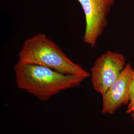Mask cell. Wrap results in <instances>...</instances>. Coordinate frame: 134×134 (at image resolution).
Returning <instances> with one entry per match:
<instances>
[{"label": "cell", "instance_id": "cell-5", "mask_svg": "<svg viewBox=\"0 0 134 134\" xmlns=\"http://www.w3.org/2000/svg\"><path fill=\"white\" fill-rule=\"evenodd\" d=\"M134 77V69L127 64L117 80L102 96V113L112 114L130 99L131 87Z\"/></svg>", "mask_w": 134, "mask_h": 134}, {"label": "cell", "instance_id": "cell-7", "mask_svg": "<svg viewBox=\"0 0 134 134\" xmlns=\"http://www.w3.org/2000/svg\"><path fill=\"white\" fill-rule=\"evenodd\" d=\"M131 117H132V120H133L134 122V112H133V113H132L131 114Z\"/></svg>", "mask_w": 134, "mask_h": 134}, {"label": "cell", "instance_id": "cell-3", "mask_svg": "<svg viewBox=\"0 0 134 134\" xmlns=\"http://www.w3.org/2000/svg\"><path fill=\"white\" fill-rule=\"evenodd\" d=\"M124 55L107 51L96 59L91 71L94 90L103 96L120 76L126 65Z\"/></svg>", "mask_w": 134, "mask_h": 134}, {"label": "cell", "instance_id": "cell-6", "mask_svg": "<svg viewBox=\"0 0 134 134\" xmlns=\"http://www.w3.org/2000/svg\"><path fill=\"white\" fill-rule=\"evenodd\" d=\"M134 112V77L133 83L131 87L130 99L128 104L127 105V110L126 113L127 114H131Z\"/></svg>", "mask_w": 134, "mask_h": 134}, {"label": "cell", "instance_id": "cell-4", "mask_svg": "<svg viewBox=\"0 0 134 134\" xmlns=\"http://www.w3.org/2000/svg\"><path fill=\"white\" fill-rule=\"evenodd\" d=\"M83 10L86 28L83 42L92 47H95L107 24V17L115 0H77Z\"/></svg>", "mask_w": 134, "mask_h": 134}, {"label": "cell", "instance_id": "cell-2", "mask_svg": "<svg viewBox=\"0 0 134 134\" xmlns=\"http://www.w3.org/2000/svg\"><path fill=\"white\" fill-rule=\"evenodd\" d=\"M19 61L48 67L61 73L90 77L88 72L71 60L57 45L43 34L27 39L19 54Z\"/></svg>", "mask_w": 134, "mask_h": 134}, {"label": "cell", "instance_id": "cell-1", "mask_svg": "<svg viewBox=\"0 0 134 134\" xmlns=\"http://www.w3.org/2000/svg\"><path fill=\"white\" fill-rule=\"evenodd\" d=\"M14 70L18 87L42 101L49 100L63 91L80 86L86 79L19 61L14 65Z\"/></svg>", "mask_w": 134, "mask_h": 134}]
</instances>
